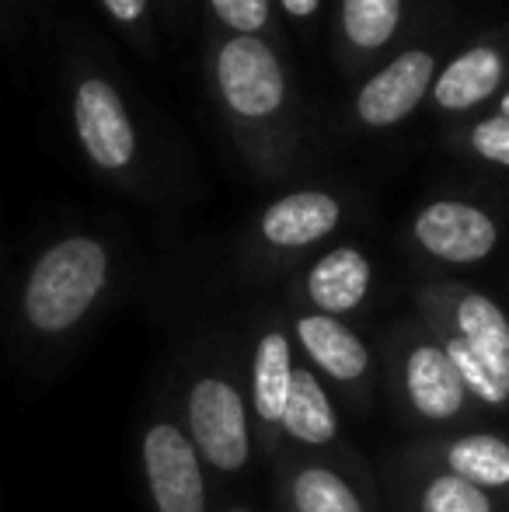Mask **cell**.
Masks as SVG:
<instances>
[{
  "mask_svg": "<svg viewBox=\"0 0 509 512\" xmlns=\"http://www.w3.org/2000/svg\"><path fill=\"white\" fill-rule=\"evenodd\" d=\"M231 512H252V509H231Z\"/></svg>",
  "mask_w": 509,
  "mask_h": 512,
  "instance_id": "26",
  "label": "cell"
},
{
  "mask_svg": "<svg viewBox=\"0 0 509 512\" xmlns=\"http://www.w3.org/2000/svg\"><path fill=\"white\" fill-rule=\"evenodd\" d=\"M422 512H492L489 492L475 488L457 474H440L426 485L419 499Z\"/></svg>",
  "mask_w": 509,
  "mask_h": 512,
  "instance_id": "20",
  "label": "cell"
},
{
  "mask_svg": "<svg viewBox=\"0 0 509 512\" xmlns=\"http://www.w3.org/2000/svg\"><path fill=\"white\" fill-rule=\"evenodd\" d=\"M471 140H475V150L485 157V161H496V164H506L509 168V119L506 115L478 122Z\"/></svg>",
  "mask_w": 509,
  "mask_h": 512,
  "instance_id": "22",
  "label": "cell"
},
{
  "mask_svg": "<svg viewBox=\"0 0 509 512\" xmlns=\"http://www.w3.org/2000/svg\"><path fill=\"white\" fill-rule=\"evenodd\" d=\"M293 384V359H290V338L283 331H265L255 345L252 359V408L262 422L279 425L286 411Z\"/></svg>",
  "mask_w": 509,
  "mask_h": 512,
  "instance_id": "12",
  "label": "cell"
},
{
  "mask_svg": "<svg viewBox=\"0 0 509 512\" xmlns=\"http://www.w3.org/2000/svg\"><path fill=\"white\" fill-rule=\"evenodd\" d=\"M443 352L450 356V363H454L457 377H461L464 391L475 394L478 401H485V405L492 408H503L509 401V380L499 377L496 370H492L489 363H485L482 356H475V352L468 349V342L464 338H447V345H443Z\"/></svg>",
  "mask_w": 509,
  "mask_h": 512,
  "instance_id": "19",
  "label": "cell"
},
{
  "mask_svg": "<svg viewBox=\"0 0 509 512\" xmlns=\"http://www.w3.org/2000/svg\"><path fill=\"white\" fill-rule=\"evenodd\" d=\"M279 4H283L286 11L293 14V18H307V14H314V11H318V4H321V0H279Z\"/></svg>",
  "mask_w": 509,
  "mask_h": 512,
  "instance_id": "24",
  "label": "cell"
},
{
  "mask_svg": "<svg viewBox=\"0 0 509 512\" xmlns=\"http://www.w3.org/2000/svg\"><path fill=\"white\" fill-rule=\"evenodd\" d=\"M503 81V56L489 46L468 49L464 56H457L447 70L436 81V102L450 112H464V108H475L478 102L492 95Z\"/></svg>",
  "mask_w": 509,
  "mask_h": 512,
  "instance_id": "13",
  "label": "cell"
},
{
  "mask_svg": "<svg viewBox=\"0 0 509 512\" xmlns=\"http://www.w3.org/2000/svg\"><path fill=\"white\" fill-rule=\"evenodd\" d=\"M109 272V248L98 237L74 234L49 244L21 283L18 317L25 331L42 342L77 331L102 300Z\"/></svg>",
  "mask_w": 509,
  "mask_h": 512,
  "instance_id": "1",
  "label": "cell"
},
{
  "mask_svg": "<svg viewBox=\"0 0 509 512\" xmlns=\"http://www.w3.org/2000/svg\"><path fill=\"white\" fill-rule=\"evenodd\" d=\"M293 509L297 512H367L342 474L328 467H304L293 478Z\"/></svg>",
  "mask_w": 509,
  "mask_h": 512,
  "instance_id": "17",
  "label": "cell"
},
{
  "mask_svg": "<svg viewBox=\"0 0 509 512\" xmlns=\"http://www.w3.org/2000/svg\"><path fill=\"white\" fill-rule=\"evenodd\" d=\"M217 81L227 105L238 115H248V119L272 115L283 105L286 95L283 67H279L276 53L262 39H252V35H238V39H231L220 49Z\"/></svg>",
  "mask_w": 509,
  "mask_h": 512,
  "instance_id": "5",
  "label": "cell"
},
{
  "mask_svg": "<svg viewBox=\"0 0 509 512\" xmlns=\"http://www.w3.org/2000/svg\"><path fill=\"white\" fill-rule=\"evenodd\" d=\"M429 77H433V56L422 49H408L398 60L387 63L374 81H367L356 112L370 126H394L415 112V105L422 102L429 88Z\"/></svg>",
  "mask_w": 509,
  "mask_h": 512,
  "instance_id": "7",
  "label": "cell"
},
{
  "mask_svg": "<svg viewBox=\"0 0 509 512\" xmlns=\"http://www.w3.org/2000/svg\"><path fill=\"white\" fill-rule=\"evenodd\" d=\"M279 425L304 446H325L335 439L339 418H335L325 387L318 384L311 370H293L290 398H286V411Z\"/></svg>",
  "mask_w": 509,
  "mask_h": 512,
  "instance_id": "15",
  "label": "cell"
},
{
  "mask_svg": "<svg viewBox=\"0 0 509 512\" xmlns=\"http://www.w3.org/2000/svg\"><path fill=\"white\" fill-rule=\"evenodd\" d=\"M370 262L356 248H335L307 272V297L321 314H349L367 300Z\"/></svg>",
  "mask_w": 509,
  "mask_h": 512,
  "instance_id": "11",
  "label": "cell"
},
{
  "mask_svg": "<svg viewBox=\"0 0 509 512\" xmlns=\"http://www.w3.org/2000/svg\"><path fill=\"white\" fill-rule=\"evenodd\" d=\"M447 467L450 474L471 481L475 488L489 492V488L509 485V443L492 432H471L461 436L457 443L447 446Z\"/></svg>",
  "mask_w": 509,
  "mask_h": 512,
  "instance_id": "16",
  "label": "cell"
},
{
  "mask_svg": "<svg viewBox=\"0 0 509 512\" xmlns=\"http://www.w3.org/2000/svg\"><path fill=\"white\" fill-rule=\"evenodd\" d=\"M189 443L213 471L234 474L252 457L248 411L238 387L220 377H203L189 391Z\"/></svg>",
  "mask_w": 509,
  "mask_h": 512,
  "instance_id": "2",
  "label": "cell"
},
{
  "mask_svg": "<svg viewBox=\"0 0 509 512\" xmlns=\"http://www.w3.org/2000/svg\"><path fill=\"white\" fill-rule=\"evenodd\" d=\"M297 342L307 352V359L318 366V373L339 380V384H353L370 370V352L360 342V335L328 314L300 317Z\"/></svg>",
  "mask_w": 509,
  "mask_h": 512,
  "instance_id": "9",
  "label": "cell"
},
{
  "mask_svg": "<svg viewBox=\"0 0 509 512\" xmlns=\"http://www.w3.org/2000/svg\"><path fill=\"white\" fill-rule=\"evenodd\" d=\"M415 241L443 262L471 265L492 255L499 230L492 216L468 203H433L415 216Z\"/></svg>",
  "mask_w": 509,
  "mask_h": 512,
  "instance_id": "6",
  "label": "cell"
},
{
  "mask_svg": "<svg viewBox=\"0 0 509 512\" xmlns=\"http://www.w3.org/2000/svg\"><path fill=\"white\" fill-rule=\"evenodd\" d=\"M401 18V0H346L342 4V25L349 42L360 49H377L394 35Z\"/></svg>",
  "mask_w": 509,
  "mask_h": 512,
  "instance_id": "18",
  "label": "cell"
},
{
  "mask_svg": "<svg viewBox=\"0 0 509 512\" xmlns=\"http://www.w3.org/2000/svg\"><path fill=\"white\" fill-rule=\"evenodd\" d=\"M213 11L220 14L224 25H231L234 32H255L269 18V0H210Z\"/></svg>",
  "mask_w": 509,
  "mask_h": 512,
  "instance_id": "21",
  "label": "cell"
},
{
  "mask_svg": "<svg viewBox=\"0 0 509 512\" xmlns=\"http://www.w3.org/2000/svg\"><path fill=\"white\" fill-rule=\"evenodd\" d=\"M339 203L328 192H293L262 213V237L276 248H307L339 223Z\"/></svg>",
  "mask_w": 509,
  "mask_h": 512,
  "instance_id": "10",
  "label": "cell"
},
{
  "mask_svg": "<svg viewBox=\"0 0 509 512\" xmlns=\"http://www.w3.org/2000/svg\"><path fill=\"white\" fill-rule=\"evenodd\" d=\"M102 4L116 21H140L147 11V0H102Z\"/></svg>",
  "mask_w": 509,
  "mask_h": 512,
  "instance_id": "23",
  "label": "cell"
},
{
  "mask_svg": "<svg viewBox=\"0 0 509 512\" xmlns=\"http://www.w3.org/2000/svg\"><path fill=\"white\" fill-rule=\"evenodd\" d=\"M457 331L475 356H482L499 377L509 380V317L496 300L468 293L457 304Z\"/></svg>",
  "mask_w": 509,
  "mask_h": 512,
  "instance_id": "14",
  "label": "cell"
},
{
  "mask_svg": "<svg viewBox=\"0 0 509 512\" xmlns=\"http://www.w3.org/2000/svg\"><path fill=\"white\" fill-rule=\"evenodd\" d=\"M503 115H506V119H509V95L503 98Z\"/></svg>",
  "mask_w": 509,
  "mask_h": 512,
  "instance_id": "25",
  "label": "cell"
},
{
  "mask_svg": "<svg viewBox=\"0 0 509 512\" xmlns=\"http://www.w3.org/2000/svg\"><path fill=\"white\" fill-rule=\"evenodd\" d=\"M74 129L84 154L105 171H123L136 154V133L119 91L102 77H84L74 91Z\"/></svg>",
  "mask_w": 509,
  "mask_h": 512,
  "instance_id": "4",
  "label": "cell"
},
{
  "mask_svg": "<svg viewBox=\"0 0 509 512\" xmlns=\"http://www.w3.org/2000/svg\"><path fill=\"white\" fill-rule=\"evenodd\" d=\"M143 478L157 512H206L203 460L178 425L154 422L140 443Z\"/></svg>",
  "mask_w": 509,
  "mask_h": 512,
  "instance_id": "3",
  "label": "cell"
},
{
  "mask_svg": "<svg viewBox=\"0 0 509 512\" xmlns=\"http://www.w3.org/2000/svg\"><path fill=\"white\" fill-rule=\"evenodd\" d=\"M405 391L412 408L429 422H447L468 401L454 363L443 352V345H419L405 359Z\"/></svg>",
  "mask_w": 509,
  "mask_h": 512,
  "instance_id": "8",
  "label": "cell"
}]
</instances>
